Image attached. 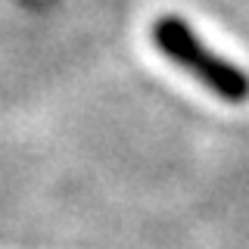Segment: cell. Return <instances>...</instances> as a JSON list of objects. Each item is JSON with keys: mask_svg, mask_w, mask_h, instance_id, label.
Wrapping results in <instances>:
<instances>
[{"mask_svg": "<svg viewBox=\"0 0 249 249\" xmlns=\"http://www.w3.org/2000/svg\"><path fill=\"white\" fill-rule=\"evenodd\" d=\"M153 44L159 53L171 59L178 69H184L193 81H199L206 90H212L218 100L231 106L249 103V72L240 69L237 62L218 56L190 22L181 16H159L153 22Z\"/></svg>", "mask_w": 249, "mask_h": 249, "instance_id": "1", "label": "cell"}]
</instances>
